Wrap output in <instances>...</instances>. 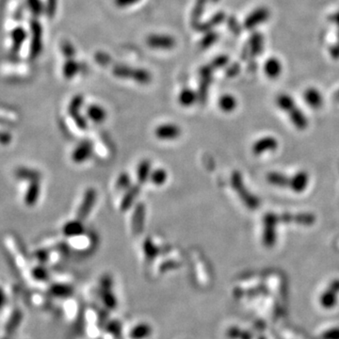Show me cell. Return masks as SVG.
<instances>
[{"instance_id": "cell-1", "label": "cell", "mask_w": 339, "mask_h": 339, "mask_svg": "<svg viewBox=\"0 0 339 339\" xmlns=\"http://www.w3.org/2000/svg\"><path fill=\"white\" fill-rule=\"evenodd\" d=\"M181 128L174 124H163L155 130V136L161 141H173L180 137Z\"/></svg>"}, {"instance_id": "cell-2", "label": "cell", "mask_w": 339, "mask_h": 339, "mask_svg": "<svg viewBox=\"0 0 339 339\" xmlns=\"http://www.w3.org/2000/svg\"><path fill=\"white\" fill-rule=\"evenodd\" d=\"M95 201H96V192L95 189H88L84 195L83 202L79 207V214H78L79 220L83 221L87 218L88 215L90 214L91 210L93 209L95 205Z\"/></svg>"}, {"instance_id": "cell-3", "label": "cell", "mask_w": 339, "mask_h": 339, "mask_svg": "<svg viewBox=\"0 0 339 339\" xmlns=\"http://www.w3.org/2000/svg\"><path fill=\"white\" fill-rule=\"evenodd\" d=\"M93 153V145L89 141H85L79 143V146L76 147V149L72 154V159L74 162L80 164L85 161H87L91 158Z\"/></svg>"}, {"instance_id": "cell-4", "label": "cell", "mask_w": 339, "mask_h": 339, "mask_svg": "<svg viewBox=\"0 0 339 339\" xmlns=\"http://www.w3.org/2000/svg\"><path fill=\"white\" fill-rule=\"evenodd\" d=\"M23 320V313L20 309H15L9 317L8 321L5 325V334L9 336H14L17 329L20 327V324Z\"/></svg>"}, {"instance_id": "cell-5", "label": "cell", "mask_w": 339, "mask_h": 339, "mask_svg": "<svg viewBox=\"0 0 339 339\" xmlns=\"http://www.w3.org/2000/svg\"><path fill=\"white\" fill-rule=\"evenodd\" d=\"M268 17V11L267 9L260 8L254 11L245 20V27L247 29H253L265 22Z\"/></svg>"}, {"instance_id": "cell-6", "label": "cell", "mask_w": 339, "mask_h": 339, "mask_svg": "<svg viewBox=\"0 0 339 339\" xmlns=\"http://www.w3.org/2000/svg\"><path fill=\"white\" fill-rule=\"evenodd\" d=\"M82 102L83 100L80 96L75 97V99L72 101L71 105H70L69 111H70L72 116L75 119L77 126H79L80 129H86L87 122L85 121V119L79 115V110L82 106Z\"/></svg>"}, {"instance_id": "cell-7", "label": "cell", "mask_w": 339, "mask_h": 339, "mask_svg": "<svg viewBox=\"0 0 339 339\" xmlns=\"http://www.w3.org/2000/svg\"><path fill=\"white\" fill-rule=\"evenodd\" d=\"M264 71L269 79H276L282 72L281 62L274 57L268 58L264 64Z\"/></svg>"}, {"instance_id": "cell-8", "label": "cell", "mask_w": 339, "mask_h": 339, "mask_svg": "<svg viewBox=\"0 0 339 339\" xmlns=\"http://www.w3.org/2000/svg\"><path fill=\"white\" fill-rule=\"evenodd\" d=\"M87 115L89 118L96 124L103 123L105 119L107 118V113L105 110L102 107L97 106V105H92L88 108Z\"/></svg>"}, {"instance_id": "cell-9", "label": "cell", "mask_w": 339, "mask_h": 339, "mask_svg": "<svg viewBox=\"0 0 339 339\" xmlns=\"http://www.w3.org/2000/svg\"><path fill=\"white\" fill-rule=\"evenodd\" d=\"M63 232L67 237H77L84 232V227L80 220L69 221L65 224Z\"/></svg>"}, {"instance_id": "cell-10", "label": "cell", "mask_w": 339, "mask_h": 339, "mask_svg": "<svg viewBox=\"0 0 339 339\" xmlns=\"http://www.w3.org/2000/svg\"><path fill=\"white\" fill-rule=\"evenodd\" d=\"M139 192H140V187L139 186H134V187L128 189L126 196L124 197L123 201H122L121 207H122L123 210H126L127 208H129L131 205H133Z\"/></svg>"}, {"instance_id": "cell-11", "label": "cell", "mask_w": 339, "mask_h": 339, "mask_svg": "<svg viewBox=\"0 0 339 339\" xmlns=\"http://www.w3.org/2000/svg\"><path fill=\"white\" fill-rule=\"evenodd\" d=\"M151 163L148 160H143L138 167V180L144 184L150 178Z\"/></svg>"}, {"instance_id": "cell-12", "label": "cell", "mask_w": 339, "mask_h": 339, "mask_svg": "<svg viewBox=\"0 0 339 339\" xmlns=\"http://www.w3.org/2000/svg\"><path fill=\"white\" fill-rule=\"evenodd\" d=\"M305 100L306 102L313 108H318L322 104L321 95L315 89H309L305 93Z\"/></svg>"}, {"instance_id": "cell-13", "label": "cell", "mask_w": 339, "mask_h": 339, "mask_svg": "<svg viewBox=\"0 0 339 339\" xmlns=\"http://www.w3.org/2000/svg\"><path fill=\"white\" fill-rule=\"evenodd\" d=\"M167 178H168V174H167L165 170H163V169H157V170L151 172L150 178L149 179H150L151 182L154 185L162 186L163 184H165L166 181H167Z\"/></svg>"}, {"instance_id": "cell-14", "label": "cell", "mask_w": 339, "mask_h": 339, "mask_svg": "<svg viewBox=\"0 0 339 339\" xmlns=\"http://www.w3.org/2000/svg\"><path fill=\"white\" fill-rule=\"evenodd\" d=\"M219 104H220V108L221 110L226 112L235 110L237 107V101L235 97H233L232 95H225L221 96Z\"/></svg>"}, {"instance_id": "cell-15", "label": "cell", "mask_w": 339, "mask_h": 339, "mask_svg": "<svg viewBox=\"0 0 339 339\" xmlns=\"http://www.w3.org/2000/svg\"><path fill=\"white\" fill-rule=\"evenodd\" d=\"M144 207L140 205L138 207L137 212H135L134 219H133V228L134 232L140 233L142 230V224L144 223Z\"/></svg>"}, {"instance_id": "cell-16", "label": "cell", "mask_w": 339, "mask_h": 339, "mask_svg": "<svg viewBox=\"0 0 339 339\" xmlns=\"http://www.w3.org/2000/svg\"><path fill=\"white\" fill-rule=\"evenodd\" d=\"M196 100V95L190 90L183 91L179 95V103L184 107H189Z\"/></svg>"}, {"instance_id": "cell-17", "label": "cell", "mask_w": 339, "mask_h": 339, "mask_svg": "<svg viewBox=\"0 0 339 339\" xmlns=\"http://www.w3.org/2000/svg\"><path fill=\"white\" fill-rule=\"evenodd\" d=\"M307 185V175L303 173L298 174L295 178L294 181H292V187L294 188V190L296 191H301Z\"/></svg>"}, {"instance_id": "cell-18", "label": "cell", "mask_w": 339, "mask_h": 339, "mask_svg": "<svg viewBox=\"0 0 339 339\" xmlns=\"http://www.w3.org/2000/svg\"><path fill=\"white\" fill-rule=\"evenodd\" d=\"M320 339H339V326H331L319 334Z\"/></svg>"}, {"instance_id": "cell-19", "label": "cell", "mask_w": 339, "mask_h": 339, "mask_svg": "<svg viewBox=\"0 0 339 339\" xmlns=\"http://www.w3.org/2000/svg\"><path fill=\"white\" fill-rule=\"evenodd\" d=\"M275 145V142L272 139H267V140H262L261 142H258L257 144H255L253 150L255 153H260V152H264L263 150L267 149V148H272Z\"/></svg>"}, {"instance_id": "cell-20", "label": "cell", "mask_w": 339, "mask_h": 339, "mask_svg": "<svg viewBox=\"0 0 339 339\" xmlns=\"http://www.w3.org/2000/svg\"><path fill=\"white\" fill-rule=\"evenodd\" d=\"M251 48L253 54L258 55L262 49V37L259 34H254L251 40Z\"/></svg>"}, {"instance_id": "cell-21", "label": "cell", "mask_w": 339, "mask_h": 339, "mask_svg": "<svg viewBox=\"0 0 339 339\" xmlns=\"http://www.w3.org/2000/svg\"><path fill=\"white\" fill-rule=\"evenodd\" d=\"M117 188L119 189H127L130 188V177L126 174H122L117 180Z\"/></svg>"}, {"instance_id": "cell-22", "label": "cell", "mask_w": 339, "mask_h": 339, "mask_svg": "<svg viewBox=\"0 0 339 339\" xmlns=\"http://www.w3.org/2000/svg\"><path fill=\"white\" fill-rule=\"evenodd\" d=\"M33 276L35 277L37 280H45L47 278V270L44 268H36L33 269Z\"/></svg>"}, {"instance_id": "cell-23", "label": "cell", "mask_w": 339, "mask_h": 339, "mask_svg": "<svg viewBox=\"0 0 339 339\" xmlns=\"http://www.w3.org/2000/svg\"><path fill=\"white\" fill-rule=\"evenodd\" d=\"M6 303H7L6 293L3 290L2 287H0V310L3 309V307L6 305Z\"/></svg>"}, {"instance_id": "cell-24", "label": "cell", "mask_w": 339, "mask_h": 339, "mask_svg": "<svg viewBox=\"0 0 339 339\" xmlns=\"http://www.w3.org/2000/svg\"><path fill=\"white\" fill-rule=\"evenodd\" d=\"M120 1V3H122V4H129V3H131V2H133L134 0H119Z\"/></svg>"}, {"instance_id": "cell-25", "label": "cell", "mask_w": 339, "mask_h": 339, "mask_svg": "<svg viewBox=\"0 0 339 339\" xmlns=\"http://www.w3.org/2000/svg\"><path fill=\"white\" fill-rule=\"evenodd\" d=\"M335 22H336V24H337L339 28V13L335 16Z\"/></svg>"}, {"instance_id": "cell-26", "label": "cell", "mask_w": 339, "mask_h": 339, "mask_svg": "<svg viewBox=\"0 0 339 339\" xmlns=\"http://www.w3.org/2000/svg\"><path fill=\"white\" fill-rule=\"evenodd\" d=\"M1 339H13V337H12V336H9V335H6V334H5V336H3V337H2V338Z\"/></svg>"}, {"instance_id": "cell-27", "label": "cell", "mask_w": 339, "mask_h": 339, "mask_svg": "<svg viewBox=\"0 0 339 339\" xmlns=\"http://www.w3.org/2000/svg\"><path fill=\"white\" fill-rule=\"evenodd\" d=\"M338 47H339V45H338Z\"/></svg>"}]
</instances>
